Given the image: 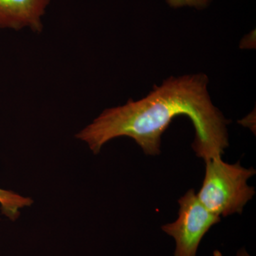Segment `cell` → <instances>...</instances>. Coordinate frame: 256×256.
<instances>
[{"label": "cell", "instance_id": "cell-6", "mask_svg": "<svg viewBox=\"0 0 256 256\" xmlns=\"http://www.w3.org/2000/svg\"><path fill=\"white\" fill-rule=\"evenodd\" d=\"M212 0H166L170 6L173 8L188 6L202 10L208 8Z\"/></svg>", "mask_w": 256, "mask_h": 256}, {"label": "cell", "instance_id": "cell-2", "mask_svg": "<svg viewBox=\"0 0 256 256\" xmlns=\"http://www.w3.org/2000/svg\"><path fill=\"white\" fill-rule=\"evenodd\" d=\"M206 174L201 190L197 194L207 210L218 216L242 214L244 206L255 195V188L248 180L256 174L252 168L240 164H228L222 156L206 160Z\"/></svg>", "mask_w": 256, "mask_h": 256}, {"label": "cell", "instance_id": "cell-5", "mask_svg": "<svg viewBox=\"0 0 256 256\" xmlns=\"http://www.w3.org/2000/svg\"><path fill=\"white\" fill-rule=\"evenodd\" d=\"M33 200L10 190L0 188V210L2 213L11 220H18L20 210L32 206Z\"/></svg>", "mask_w": 256, "mask_h": 256}, {"label": "cell", "instance_id": "cell-7", "mask_svg": "<svg viewBox=\"0 0 256 256\" xmlns=\"http://www.w3.org/2000/svg\"><path fill=\"white\" fill-rule=\"evenodd\" d=\"M254 45L256 46V30L248 34L242 38L240 43V48L242 50L254 48Z\"/></svg>", "mask_w": 256, "mask_h": 256}, {"label": "cell", "instance_id": "cell-1", "mask_svg": "<svg viewBox=\"0 0 256 256\" xmlns=\"http://www.w3.org/2000/svg\"><path fill=\"white\" fill-rule=\"evenodd\" d=\"M204 73L164 79L138 100L106 109L76 138L86 142L94 154L114 138H132L148 156L160 153L163 133L176 116H188L195 129L192 146L196 156L206 160L222 156L229 146L228 126L208 92Z\"/></svg>", "mask_w": 256, "mask_h": 256}, {"label": "cell", "instance_id": "cell-3", "mask_svg": "<svg viewBox=\"0 0 256 256\" xmlns=\"http://www.w3.org/2000/svg\"><path fill=\"white\" fill-rule=\"evenodd\" d=\"M178 202V220L162 229L176 240L174 256H196L202 239L212 226L220 223V216L204 206L194 190H188Z\"/></svg>", "mask_w": 256, "mask_h": 256}, {"label": "cell", "instance_id": "cell-4", "mask_svg": "<svg viewBox=\"0 0 256 256\" xmlns=\"http://www.w3.org/2000/svg\"><path fill=\"white\" fill-rule=\"evenodd\" d=\"M50 0H0V28L43 30L42 18Z\"/></svg>", "mask_w": 256, "mask_h": 256}]
</instances>
